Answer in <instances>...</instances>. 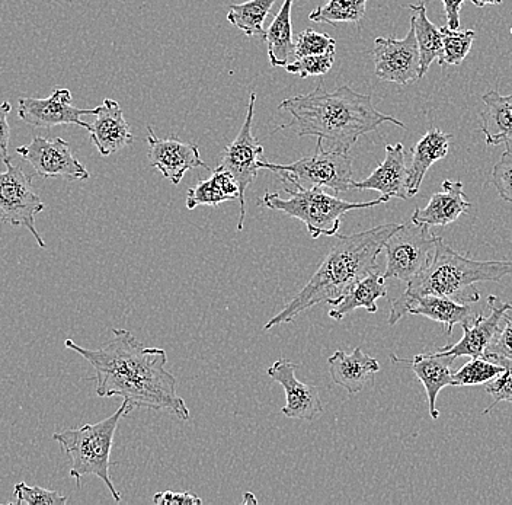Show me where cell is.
I'll use <instances>...</instances> for the list:
<instances>
[{
	"mask_svg": "<svg viewBox=\"0 0 512 505\" xmlns=\"http://www.w3.org/2000/svg\"><path fill=\"white\" fill-rule=\"evenodd\" d=\"M95 370L99 398H123L131 408L168 411L190 420V408L176 392V379L166 370L168 356L162 348L144 347L127 329H114V338L99 350L64 341Z\"/></svg>",
	"mask_w": 512,
	"mask_h": 505,
	"instance_id": "cell-1",
	"label": "cell"
},
{
	"mask_svg": "<svg viewBox=\"0 0 512 505\" xmlns=\"http://www.w3.org/2000/svg\"><path fill=\"white\" fill-rule=\"evenodd\" d=\"M278 108L293 117L281 129H293L299 137H318L326 146L342 150H351L361 136L384 123L405 129L402 121L377 111L370 95L358 94L345 85L328 92L319 83L315 91L284 99Z\"/></svg>",
	"mask_w": 512,
	"mask_h": 505,
	"instance_id": "cell-2",
	"label": "cell"
},
{
	"mask_svg": "<svg viewBox=\"0 0 512 505\" xmlns=\"http://www.w3.org/2000/svg\"><path fill=\"white\" fill-rule=\"evenodd\" d=\"M398 228L396 223H386L364 232L336 236L334 246L318 271L297 296L287 303L286 308L265 324V331H271L278 325L290 324L297 316L315 308L319 303L334 305L361 278L379 273L377 258L387 239Z\"/></svg>",
	"mask_w": 512,
	"mask_h": 505,
	"instance_id": "cell-3",
	"label": "cell"
},
{
	"mask_svg": "<svg viewBox=\"0 0 512 505\" xmlns=\"http://www.w3.org/2000/svg\"><path fill=\"white\" fill-rule=\"evenodd\" d=\"M512 261H475L454 251L444 239L438 241L434 257L415 280L406 284L408 294H437L462 305L479 302L475 284L482 281L498 283L511 276Z\"/></svg>",
	"mask_w": 512,
	"mask_h": 505,
	"instance_id": "cell-4",
	"label": "cell"
},
{
	"mask_svg": "<svg viewBox=\"0 0 512 505\" xmlns=\"http://www.w3.org/2000/svg\"><path fill=\"white\" fill-rule=\"evenodd\" d=\"M288 198H281L278 193H265L258 201V206L267 207L287 214L288 217L300 220L306 226L310 238L319 239L322 236L338 235L341 220L352 210L370 209L387 203L389 197H380L367 203H350L341 198L325 193L322 187H303L297 182H284Z\"/></svg>",
	"mask_w": 512,
	"mask_h": 505,
	"instance_id": "cell-5",
	"label": "cell"
},
{
	"mask_svg": "<svg viewBox=\"0 0 512 505\" xmlns=\"http://www.w3.org/2000/svg\"><path fill=\"white\" fill-rule=\"evenodd\" d=\"M133 411L128 402L123 401L121 407L105 420L96 424H85L83 427L70 428L62 433H54L53 440L62 446L72 462L70 476L75 479L78 487L82 485L83 476L94 475L101 479L110 489L112 498L121 503V495L112 484L110 475L111 450L115 431L121 418Z\"/></svg>",
	"mask_w": 512,
	"mask_h": 505,
	"instance_id": "cell-6",
	"label": "cell"
},
{
	"mask_svg": "<svg viewBox=\"0 0 512 505\" xmlns=\"http://www.w3.org/2000/svg\"><path fill=\"white\" fill-rule=\"evenodd\" d=\"M258 166L259 169L275 172L283 182H297L303 187H326L336 194L347 193L354 182L350 150L326 146L320 139L312 156L288 165L259 161Z\"/></svg>",
	"mask_w": 512,
	"mask_h": 505,
	"instance_id": "cell-7",
	"label": "cell"
},
{
	"mask_svg": "<svg viewBox=\"0 0 512 505\" xmlns=\"http://www.w3.org/2000/svg\"><path fill=\"white\" fill-rule=\"evenodd\" d=\"M431 228L409 222L399 225L384 244L387 264L383 277L396 278L403 283H411L434 257L435 248L441 236L431 233Z\"/></svg>",
	"mask_w": 512,
	"mask_h": 505,
	"instance_id": "cell-8",
	"label": "cell"
},
{
	"mask_svg": "<svg viewBox=\"0 0 512 505\" xmlns=\"http://www.w3.org/2000/svg\"><path fill=\"white\" fill-rule=\"evenodd\" d=\"M5 165L6 171L0 172V225L27 228L38 246L46 249L47 244L35 226V217L43 213L46 206L32 187V177L25 174L21 166L14 165L12 159Z\"/></svg>",
	"mask_w": 512,
	"mask_h": 505,
	"instance_id": "cell-9",
	"label": "cell"
},
{
	"mask_svg": "<svg viewBox=\"0 0 512 505\" xmlns=\"http://www.w3.org/2000/svg\"><path fill=\"white\" fill-rule=\"evenodd\" d=\"M256 94L252 92L249 97L248 108H246V117L243 121L238 137L230 143L222 153L220 166L230 172L238 182L240 191V216L238 230L243 229L246 217L245 194L249 185L258 177V162L262 161L264 156V146L258 142V139L252 134V121H254Z\"/></svg>",
	"mask_w": 512,
	"mask_h": 505,
	"instance_id": "cell-10",
	"label": "cell"
},
{
	"mask_svg": "<svg viewBox=\"0 0 512 505\" xmlns=\"http://www.w3.org/2000/svg\"><path fill=\"white\" fill-rule=\"evenodd\" d=\"M374 70L383 82L412 85L421 78V56L415 28L411 24L403 40L395 37H377L373 49Z\"/></svg>",
	"mask_w": 512,
	"mask_h": 505,
	"instance_id": "cell-11",
	"label": "cell"
},
{
	"mask_svg": "<svg viewBox=\"0 0 512 505\" xmlns=\"http://www.w3.org/2000/svg\"><path fill=\"white\" fill-rule=\"evenodd\" d=\"M16 153L30 163L41 178H63L67 181L89 180L88 169L73 155L69 143L62 137L46 139L35 136L28 145L16 147Z\"/></svg>",
	"mask_w": 512,
	"mask_h": 505,
	"instance_id": "cell-12",
	"label": "cell"
},
{
	"mask_svg": "<svg viewBox=\"0 0 512 505\" xmlns=\"http://www.w3.org/2000/svg\"><path fill=\"white\" fill-rule=\"evenodd\" d=\"M406 315L425 316L444 326L447 337L453 332L454 325H467L478 316L470 305L454 302L448 297L437 294L403 293L393 300L390 308L389 325H396Z\"/></svg>",
	"mask_w": 512,
	"mask_h": 505,
	"instance_id": "cell-13",
	"label": "cell"
},
{
	"mask_svg": "<svg viewBox=\"0 0 512 505\" xmlns=\"http://www.w3.org/2000/svg\"><path fill=\"white\" fill-rule=\"evenodd\" d=\"M94 110L73 107L72 92L56 88L48 98H19L18 117L28 126L51 129L56 126H79L89 130L91 124L82 121L83 115H94Z\"/></svg>",
	"mask_w": 512,
	"mask_h": 505,
	"instance_id": "cell-14",
	"label": "cell"
},
{
	"mask_svg": "<svg viewBox=\"0 0 512 505\" xmlns=\"http://www.w3.org/2000/svg\"><path fill=\"white\" fill-rule=\"evenodd\" d=\"M147 145H149V163L159 169L163 177L178 185L188 171L195 168H208L201 159L200 149L192 143L182 142L176 136L159 139L152 127H147Z\"/></svg>",
	"mask_w": 512,
	"mask_h": 505,
	"instance_id": "cell-15",
	"label": "cell"
},
{
	"mask_svg": "<svg viewBox=\"0 0 512 505\" xmlns=\"http://www.w3.org/2000/svg\"><path fill=\"white\" fill-rule=\"evenodd\" d=\"M297 367L299 364L293 361L280 359L272 364L267 373L286 392V405L281 412L291 420L313 421L322 415V399L316 386L306 385L297 379Z\"/></svg>",
	"mask_w": 512,
	"mask_h": 505,
	"instance_id": "cell-16",
	"label": "cell"
},
{
	"mask_svg": "<svg viewBox=\"0 0 512 505\" xmlns=\"http://www.w3.org/2000/svg\"><path fill=\"white\" fill-rule=\"evenodd\" d=\"M489 316L479 313L470 324L463 325V338L459 343L440 348L443 353L456 357H485L486 350L501 329L505 313L512 310V302H504L496 296L488 297Z\"/></svg>",
	"mask_w": 512,
	"mask_h": 505,
	"instance_id": "cell-17",
	"label": "cell"
},
{
	"mask_svg": "<svg viewBox=\"0 0 512 505\" xmlns=\"http://www.w3.org/2000/svg\"><path fill=\"white\" fill-rule=\"evenodd\" d=\"M390 360L393 364L408 367L415 373L427 392L431 418L438 420L440 417V411L437 408L438 393L447 386H456L451 373V366L456 361V357L438 351L434 354H418L414 359H400L395 354H390Z\"/></svg>",
	"mask_w": 512,
	"mask_h": 505,
	"instance_id": "cell-18",
	"label": "cell"
},
{
	"mask_svg": "<svg viewBox=\"0 0 512 505\" xmlns=\"http://www.w3.org/2000/svg\"><path fill=\"white\" fill-rule=\"evenodd\" d=\"M94 115L95 121L88 131L99 155L107 158L134 142L123 108L117 101L105 98L104 102L95 108Z\"/></svg>",
	"mask_w": 512,
	"mask_h": 505,
	"instance_id": "cell-19",
	"label": "cell"
},
{
	"mask_svg": "<svg viewBox=\"0 0 512 505\" xmlns=\"http://www.w3.org/2000/svg\"><path fill=\"white\" fill-rule=\"evenodd\" d=\"M351 190L377 191L384 197L408 200V166L402 143L387 145L384 161L366 180L352 182Z\"/></svg>",
	"mask_w": 512,
	"mask_h": 505,
	"instance_id": "cell-20",
	"label": "cell"
},
{
	"mask_svg": "<svg viewBox=\"0 0 512 505\" xmlns=\"http://www.w3.org/2000/svg\"><path fill=\"white\" fill-rule=\"evenodd\" d=\"M469 198L464 193V185L462 181L443 182L441 191L431 197L427 207L424 209H415L411 220L416 225L428 226H448L456 222L460 216L469 212Z\"/></svg>",
	"mask_w": 512,
	"mask_h": 505,
	"instance_id": "cell-21",
	"label": "cell"
},
{
	"mask_svg": "<svg viewBox=\"0 0 512 505\" xmlns=\"http://www.w3.org/2000/svg\"><path fill=\"white\" fill-rule=\"evenodd\" d=\"M328 366L334 383L351 395L364 391L374 382V375L380 372L379 361L368 356L360 347L351 354L336 351L334 356L329 357Z\"/></svg>",
	"mask_w": 512,
	"mask_h": 505,
	"instance_id": "cell-22",
	"label": "cell"
},
{
	"mask_svg": "<svg viewBox=\"0 0 512 505\" xmlns=\"http://www.w3.org/2000/svg\"><path fill=\"white\" fill-rule=\"evenodd\" d=\"M453 134L432 129L416 143L412 149V161L408 166V196H416L421 190L422 181L435 162L446 158Z\"/></svg>",
	"mask_w": 512,
	"mask_h": 505,
	"instance_id": "cell-23",
	"label": "cell"
},
{
	"mask_svg": "<svg viewBox=\"0 0 512 505\" xmlns=\"http://www.w3.org/2000/svg\"><path fill=\"white\" fill-rule=\"evenodd\" d=\"M483 110L480 111V130L485 134L486 145L499 146L512 143V95L486 92L482 97Z\"/></svg>",
	"mask_w": 512,
	"mask_h": 505,
	"instance_id": "cell-24",
	"label": "cell"
},
{
	"mask_svg": "<svg viewBox=\"0 0 512 505\" xmlns=\"http://www.w3.org/2000/svg\"><path fill=\"white\" fill-rule=\"evenodd\" d=\"M386 296V278L379 273L370 274V276L361 278L338 302L331 305L329 318L334 321H342L345 316L361 308L366 309L368 313H376L379 309L377 300Z\"/></svg>",
	"mask_w": 512,
	"mask_h": 505,
	"instance_id": "cell-25",
	"label": "cell"
},
{
	"mask_svg": "<svg viewBox=\"0 0 512 505\" xmlns=\"http://www.w3.org/2000/svg\"><path fill=\"white\" fill-rule=\"evenodd\" d=\"M238 182L223 166H217L208 180L200 181L187 194V209L194 210L198 206H219L227 201L239 200Z\"/></svg>",
	"mask_w": 512,
	"mask_h": 505,
	"instance_id": "cell-26",
	"label": "cell"
},
{
	"mask_svg": "<svg viewBox=\"0 0 512 505\" xmlns=\"http://www.w3.org/2000/svg\"><path fill=\"white\" fill-rule=\"evenodd\" d=\"M294 0H284L278 14L272 19L265 33L268 57L274 67H286L294 60L293 25H291V9Z\"/></svg>",
	"mask_w": 512,
	"mask_h": 505,
	"instance_id": "cell-27",
	"label": "cell"
},
{
	"mask_svg": "<svg viewBox=\"0 0 512 505\" xmlns=\"http://www.w3.org/2000/svg\"><path fill=\"white\" fill-rule=\"evenodd\" d=\"M414 12L411 24L414 25L416 41H418L419 56H421V78L427 75L434 60L440 62L443 57V35L427 17L425 2L409 5Z\"/></svg>",
	"mask_w": 512,
	"mask_h": 505,
	"instance_id": "cell-28",
	"label": "cell"
},
{
	"mask_svg": "<svg viewBox=\"0 0 512 505\" xmlns=\"http://www.w3.org/2000/svg\"><path fill=\"white\" fill-rule=\"evenodd\" d=\"M277 0H248L233 3L227 11V21L239 28L248 38H265V19L271 14L272 5Z\"/></svg>",
	"mask_w": 512,
	"mask_h": 505,
	"instance_id": "cell-29",
	"label": "cell"
},
{
	"mask_svg": "<svg viewBox=\"0 0 512 505\" xmlns=\"http://www.w3.org/2000/svg\"><path fill=\"white\" fill-rule=\"evenodd\" d=\"M368 0H328L310 12L309 19L319 24L336 25L342 22L358 24L366 15Z\"/></svg>",
	"mask_w": 512,
	"mask_h": 505,
	"instance_id": "cell-30",
	"label": "cell"
},
{
	"mask_svg": "<svg viewBox=\"0 0 512 505\" xmlns=\"http://www.w3.org/2000/svg\"><path fill=\"white\" fill-rule=\"evenodd\" d=\"M443 35V57H441L440 66H459L462 65L467 54L472 49L473 41H475L476 33L473 30H453V28H440Z\"/></svg>",
	"mask_w": 512,
	"mask_h": 505,
	"instance_id": "cell-31",
	"label": "cell"
},
{
	"mask_svg": "<svg viewBox=\"0 0 512 505\" xmlns=\"http://www.w3.org/2000/svg\"><path fill=\"white\" fill-rule=\"evenodd\" d=\"M505 367L485 357H472L469 363L464 364L462 369L453 373L456 386H478L485 385L504 373Z\"/></svg>",
	"mask_w": 512,
	"mask_h": 505,
	"instance_id": "cell-32",
	"label": "cell"
},
{
	"mask_svg": "<svg viewBox=\"0 0 512 505\" xmlns=\"http://www.w3.org/2000/svg\"><path fill=\"white\" fill-rule=\"evenodd\" d=\"M485 359L495 361L505 367L504 373H501L496 379L485 383V392L492 396L494 402L483 411V414H489L501 402H510L512 404V360L504 359L498 356H485Z\"/></svg>",
	"mask_w": 512,
	"mask_h": 505,
	"instance_id": "cell-33",
	"label": "cell"
},
{
	"mask_svg": "<svg viewBox=\"0 0 512 505\" xmlns=\"http://www.w3.org/2000/svg\"><path fill=\"white\" fill-rule=\"evenodd\" d=\"M67 503L66 495L59 491L41 487H30L25 482H18L14 487V498L11 504L15 505H64Z\"/></svg>",
	"mask_w": 512,
	"mask_h": 505,
	"instance_id": "cell-34",
	"label": "cell"
},
{
	"mask_svg": "<svg viewBox=\"0 0 512 505\" xmlns=\"http://www.w3.org/2000/svg\"><path fill=\"white\" fill-rule=\"evenodd\" d=\"M336 49V41L331 35L315 30H304L294 38V60L306 56H318Z\"/></svg>",
	"mask_w": 512,
	"mask_h": 505,
	"instance_id": "cell-35",
	"label": "cell"
},
{
	"mask_svg": "<svg viewBox=\"0 0 512 505\" xmlns=\"http://www.w3.org/2000/svg\"><path fill=\"white\" fill-rule=\"evenodd\" d=\"M335 63V50L326 51L318 56H306L302 59L293 60L284 69L291 75L299 78H312V76H323L332 69Z\"/></svg>",
	"mask_w": 512,
	"mask_h": 505,
	"instance_id": "cell-36",
	"label": "cell"
},
{
	"mask_svg": "<svg viewBox=\"0 0 512 505\" xmlns=\"http://www.w3.org/2000/svg\"><path fill=\"white\" fill-rule=\"evenodd\" d=\"M491 184L498 191L499 197L512 204V150L507 149L491 174Z\"/></svg>",
	"mask_w": 512,
	"mask_h": 505,
	"instance_id": "cell-37",
	"label": "cell"
},
{
	"mask_svg": "<svg viewBox=\"0 0 512 505\" xmlns=\"http://www.w3.org/2000/svg\"><path fill=\"white\" fill-rule=\"evenodd\" d=\"M505 326L499 329L498 334L495 335L485 356L504 357V359L512 360V310L505 313L504 316Z\"/></svg>",
	"mask_w": 512,
	"mask_h": 505,
	"instance_id": "cell-38",
	"label": "cell"
},
{
	"mask_svg": "<svg viewBox=\"0 0 512 505\" xmlns=\"http://www.w3.org/2000/svg\"><path fill=\"white\" fill-rule=\"evenodd\" d=\"M11 102L3 101L0 104V161L5 163L9 156V143H11V126H9L8 115L11 114Z\"/></svg>",
	"mask_w": 512,
	"mask_h": 505,
	"instance_id": "cell-39",
	"label": "cell"
},
{
	"mask_svg": "<svg viewBox=\"0 0 512 505\" xmlns=\"http://www.w3.org/2000/svg\"><path fill=\"white\" fill-rule=\"evenodd\" d=\"M153 503L156 505H201L203 500L192 492L162 491L153 497Z\"/></svg>",
	"mask_w": 512,
	"mask_h": 505,
	"instance_id": "cell-40",
	"label": "cell"
},
{
	"mask_svg": "<svg viewBox=\"0 0 512 505\" xmlns=\"http://www.w3.org/2000/svg\"><path fill=\"white\" fill-rule=\"evenodd\" d=\"M441 2H443L444 11H446L448 27L459 30L460 11H462L464 0H441Z\"/></svg>",
	"mask_w": 512,
	"mask_h": 505,
	"instance_id": "cell-41",
	"label": "cell"
},
{
	"mask_svg": "<svg viewBox=\"0 0 512 505\" xmlns=\"http://www.w3.org/2000/svg\"><path fill=\"white\" fill-rule=\"evenodd\" d=\"M470 2L478 8H485V6L501 5L504 0H470Z\"/></svg>",
	"mask_w": 512,
	"mask_h": 505,
	"instance_id": "cell-42",
	"label": "cell"
},
{
	"mask_svg": "<svg viewBox=\"0 0 512 505\" xmlns=\"http://www.w3.org/2000/svg\"><path fill=\"white\" fill-rule=\"evenodd\" d=\"M249 501H252V503L256 504L258 501H256V498L254 497V494H251V492H246L245 498H243V503H249Z\"/></svg>",
	"mask_w": 512,
	"mask_h": 505,
	"instance_id": "cell-43",
	"label": "cell"
},
{
	"mask_svg": "<svg viewBox=\"0 0 512 505\" xmlns=\"http://www.w3.org/2000/svg\"><path fill=\"white\" fill-rule=\"evenodd\" d=\"M511 34H512V28H511Z\"/></svg>",
	"mask_w": 512,
	"mask_h": 505,
	"instance_id": "cell-44",
	"label": "cell"
}]
</instances>
